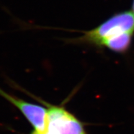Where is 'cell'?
Masks as SVG:
<instances>
[{
	"mask_svg": "<svg viewBox=\"0 0 134 134\" xmlns=\"http://www.w3.org/2000/svg\"><path fill=\"white\" fill-rule=\"evenodd\" d=\"M134 31V14L125 12L113 16L94 29L84 32L83 36L65 38L68 43H90L100 46L105 39L122 33Z\"/></svg>",
	"mask_w": 134,
	"mask_h": 134,
	"instance_id": "1",
	"label": "cell"
},
{
	"mask_svg": "<svg viewBox=\"0 0 134 134\" xmlns=\"http://www.w3.org/2000/svg\"><path fill=\"white\" fill-rule=\"evenodd\" d=\"M47 130L50 134H86L78 119L64 109L50 106L47 114Z\"/></svg>",
	"mask_w": 134,
	"mask_h": 134,
	"instance_id": "2",
	"label": "cell"
},
{
	"mask_svg": "<svg viewBox=\"0 0 134 134\" xmlns=\"http://www.w3.org/2000/svg\"><path fill=\"white\" fill-rule=\"evenodd\" d=\"M0 95L19 109L36 130L40 132L47 131V110L46 108L14 98L3 91L1 89H0Z\"/></svg>",
	"mask_w": 134,
	"mask_h": 134,
	"instance_id": "3",
	"label": "cell"
},
{
	"mask_svg": "<svg viewBox=\"0 0 134 134\" xmlns=\"http://www.w3.org/2000/svg\"><path fill=\"white\" fill-rule=\"evenodd\" d=\"M132 33L125 32L110 37L105 39L100 46H104L110 50L124 52L129 47Z\"/></svg>",
	"mask_w": 134,
	"mask_h": 134,
	"instance_id": "4",
	"label": "cell"
},
{
	"mask_svg": "<svg viewBox=\"0 0 134 134\" xmlns=\"http://www.w3.org/2000/svg\"><path fill=\"white\" fill-rule=\"evenodd\" d=\"M31 134H50V133L47 131V130L44 132H38V131H37V130H36V131L33 132Z\"/></svg>",
	"mask_w": 134,
	"mask_h": 134,
	"instance_id": "5",
	"label": "cell"
},
{
	"mask_svg": "<svg viewBox=\"0 0 134 134\" xmlns=\"http://www.w3.org/2000/svg\"><path fill=\"white\" fill-rule=\"evenodd\" d=\"M133 12H134V3H133Z\"/></svg>",
	"mask_w": 134,
	"mask_h": 134,
	"instance_id": "6",
	"label": "cell"
}]
</instances>
